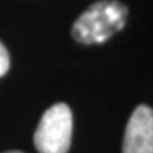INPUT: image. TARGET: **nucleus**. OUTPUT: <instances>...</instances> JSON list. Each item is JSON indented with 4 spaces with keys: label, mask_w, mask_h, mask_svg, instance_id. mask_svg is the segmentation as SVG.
I'll use <instances>...</instances> for the list:
<instances>
[{
    "label": "nucleus",
    "mask_w": 153,
    "mask_h": 153,
    "mask_svg": "<svg viewBox=\"0 0 153 153\" xmlns=\"http://www.w3.org/2000/svg\"><path fill=\"white\" fill-rule=\"evenodd\" d=\"M126 16L128 8L119 0H101L80 14L73 25L71 35L84 45L103 44L123 30Z\"/></svg>",
    "instance_id": "f257e3e1"
},
{
    "label": "nucleus",
    "mask_w": 153,
    "mask_h": 153,
    "mask_svg": "<svg viewBox=\"0 0 153 153\" xmlns=\"http://www.w3.org/2000/svg\"><path fill=\"white\" fill-rule=\"evenodd\" d=\"M5 153H23V152H19V151H10V152H5Z\"/></svg>",
    "instance_id": "39448f33"
},
{
    "label": "nucleus",
    "mask_w": 153,
    "mask_h": 153,
    "mask_svg": "<svg viewBox=\"0 0 153 153\" xmlns=\"http://www.w3.org/2000/svg\"><path fill=\"white\" fill-rule=\"evenodd\" d=\"M9 65H10V59H9L8 50L0 41V76L7 74V71L9 70Z\"/></svg>",
    "instance_id": "20e7f679"
},
{
    "label": "nucleus",
    "mask_w": 153,
    "mask_h": 153,
    "mask_svg": "<svg viewBox=\"0 0 153 153\" xmlns=\"http://www.w3.org/2000/svg\"><path fill=\"white\" fill-rule=\"evenodd\" d=\"M73 133V115L68 105L56 103L46 110L33 142L40 153H68Z\"/></svg>",
    "instance_id": "f03ea898"
},
{
    "label": "nucleus",
    "mask_w": 153,
    "mask_h": 153,
    "mask_svg": "<svg viewBox=\"0 0 153 153\" xmlns=\"http://www.w3.org/2000/svg\"><path fill=\"white\" fill-rule=\"evenodd\" d=\"M123 153H153V110L140 105L131 114L124 135Z\"/></svg>",
    "instance_id": "7ed1b4c3"
}]
</instances>
